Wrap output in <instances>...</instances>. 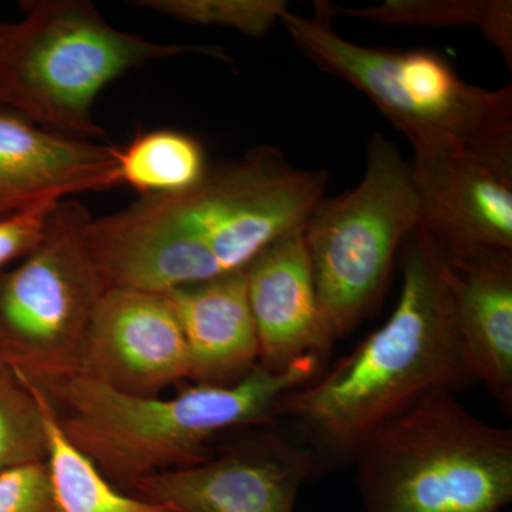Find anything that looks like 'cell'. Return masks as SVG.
I'll use <instances>...</instances> for the list:
<instances>
[{
  "label": "cell",
  "mask_w": 512,
  "mask_h": 512,
  "mask_svg": "<svg viewBox=\"0 0 512 512\" xmlns=\"http://www.w3.org/2000/svg\"><path fill=\"white\" fill-rule=\"evenodd\" d=\"M326 187L325 171L293 167L278 148L259 146L208 168L187 190L90 217L84 235L109 288L167 293L244 271L305 225Z\"/></svg>",
  "instance_id": "6da1fadb"
},
{
  "label": "cell",
  "mask_w": 512,
  "mask_h": 512,
  "mask_svg": "<svg viewBox=\"0 0 512 512\" xmlns=\"http://www.w3.org/2000/svg\"><path fill=\"white\" fill-rule=\"evenodd\" d=\"M402 289L390 318L355 350L286 394L291 417L318 460L353 461L370 436L437 392L477 383L454 318L439 252L417 227L400 251Z\"/></svg>",
  "instance_id": "7a4b0ae2"
},
{
  "label": "cell",
  "mask_w": 512,
  "mask_h": 512,
  "mask_svg": "<svg viewBox=\"0 0 512 512\" xmlns=\"http://www.w3.org/2000/svg\"><path fill=\"white\" fill-rule=\"evenodd\" d=\"M323 359L309 355L288 369L258 365L229 386L192 384L171 399L131 396L74 373L50 384L46 399L64 436L110 483L205 463L210 443L237 427L269 424L286 394L319 375Z\"/></svg>",
  "instance_id": "3957f363"
},
{
  "label": "cell",
  "mask_w": 512,
  "mask_h": 512,
  "mask_svg": "<svg viewBox=\"0 0 512 512\" xmlns=\"http://www.w3.org/2000/svg\"><path fill=\"white\" fill-rule=\"evenodd\" d=\"M25 18L0 22V109L60 136L93 141L106 136L93 119L104 87L153 60L214 47L168 45L110 25L86 0H26Z\"/></svg>",
  "instance_id": "277c9868"
},
{
  "label": "cell",
  "mask_w": 512,
  "mask_h": 512,
  "mask_svg": "<svg viewBox=\"0 0 512 512\" xmlns=\"http://www.w3.org/2000/svg\"><path fill=\"white\" fill-rule=\"evenodd\" d=\"M333 16L330 3L316 2L312 16L288 10L281 22L303 55L366 94L413 150L458 148L512 158L511 84L471 86L431 50L356 45L333 29Z\"/></svg>",
  "instance_id": "5b68a950"
},
{
  "label": "cell",
  "mask_w": 512,
  "mask_h": 512,
  "mask_svg": "<svg viewBox=\"0 0 512 512\" xmlns=\"http://www.w3.org/2000/svg\"><path fill=\"white\" fill-rule=\"evenodd\" d=\"M353 461L362 512H500L512 501V430L453 392L384 424Z\"/></svg>",
  "instance_id": "8992f818"
},
{
  "label": "cell",
  "mask_w": 512,
  "mask_h": 512,
  "mask_svg": "<svg viewBox=\"0 0 512 512\" xmlns=\"http://www.w3.org/2000/svg\"><path fill=\"white\" fill-rule=\"evenodd\" d=\"M419 222L412 165L389 138L373 134L362 181L323 198L302 228L330 345L379 308L394 258Z\"/></svg>",
  "instance_id": "52a82bcc"
},
{
  "label": "cell",
  "mask_w": 512,
  "mask_h": 512,
  "mask_svg": "<svg viewBox=\"0 0 512 512\" xmlns=\"http://www.w3.org/2000/svg\"><path fill=\"white\" fill-rule=\"evenodd\" d=\"M90 217L80 202L60 201L42 242L0 271V365L37 390L79 373L84 333L109 288L87 247Z\"/></svg>",
  "instance_id": "ba28073f"
},
{
  "label": "cell",
  "mask_w": 512,
  "mask_h": 512,
  "mask_svg": "<svg viewBox=\"0 0 512 512\" xmlns=\"http://www.w3.org/2000/svg\"><path fill=\"white\" fill-rule=\"evenodd\" d=\"M316 471L308 444L262 430L205 463L140 478L131 490L177 512H295L302 485Z\"/></svg>",
  "instance_id": "9c48e42d"
},
{
  "label": "cell",
  "mask_w": 512,
  "mask_h": 512,
  "mask_svg": "<svg viewBox=\"0 0 512 512\" xmlns=\"http://www.w3.org/2000/svg\"><path fill=\"white\" fill-rule=\"evenodd\" d=\"M79 373L131 396L190 380V357L167 293L107 288L84 333Z\"/></svg>",
  "instance_id": "30bf717a"
},
{
  "label": "cell",
  "mask_w": 512,
  "mask_h": 512,
  "mask_svg": "<svg viewBox=\"0 0 512 512\" xmlns=\"http://www.w3.org/2000/svg\"><path fill=\"white\" fill-rule=\"evenodd\" d=\"M417 227L444 252H512V158L458 148H416Z\"/></svg>",
  "instance_id": "8fae6325"
},
{
  "label": "cell",
  "mask_w": 512,
  "mask_h": 512,
  "mask_svg": "<svg viewBox=\"0 0 512 512\" xmlns=\"http://www.w3.org/2000/svg\"><path fill=\"white\" fill-rule=\"evenodd\" d=\"M121 147L50 133L0 109V220L120 185Z\"/></svg>",
  "instance_id": "7c38bea8"
},
{
  "label": "cell",
  "mask_w": 512,
  "mask_h": 512,
  "mask_svg": "<svg viewBox=\"0 0 512 512\" xmlns=\"http://www.w3.org/2000/svg\"><path fill=\"white\" fill-rule=\"evenodd\" d=\"M302 228L276 239L244 269L259 365L275 372L309 355L325 359L332 348L323 330Z\"/></svg>",
  "instance_id": "4fadbf2b"
},
{
  "label": "cell",
  "mask_w": 512,
  "mask_h": 512,
  "mask_svg": "<svg viewBox=\"0 0 512 512\" xmlns=\"http://www.w3.org/2000/svg\"><path fill=\"white\" fill-rule=\"evenodd\" d=\"M436 251L450 291L458 335L477 383H483L510 412L512 252L485 248Z\"/></svg>",
  "instance_id": "5bb4252c"
},
{
  "label": "cell",
  "mask_w": 512,
  "mask_h": 512,
  "mask_svg": "<svg viewBox=\"0 0 512 512\" xmlns=\"http://www.w3.org/2000/svg\"><path fill=\"white\" fill-rule=\"evenodd\" d=\"M180 320L194 384L229 386L259 365L244 271L167 292Z\"/></svg>",
  "instance_id": "9a60e30c"
},
{
  "label": "cell",
  "mask_w": 512,
  "mask_h": 512,
  "mask_svg": "<svg viewBox=\"0 0 512 512\" xmlns=\"http://www.w3.org/2000/svg\"><path fill=\"white\" fill-rule=\"evenodd\" d=\"M42 406L47 433V467L59 512H177L120 493L82 451L67 440L45 394L29 386Z\"/></svg>",
  "instance_id": "2e32d148"
},
{
  "label": "cell",
  "mask_w": 512,
  "mask_h": 512,
  "mask_svg": "<svg viewBox=\"0 0 512 512\" xmlns=\"http://www.w3.org/2000/svg\"><path fill=\"white\" fill-rule=\"evenodd\" d=\"M333 12L383 25L477 28L512 63L511 0H386L366 8L333 6Z\"/></svg>",
  "instance_id": "e0dca14e"
},
{
  "label": "cell",
  "mask_w": 512,
  "mask_h": 512,
  "mask_svg": "<svg viewBox=\"0 0 512 512\" xmlns=\"http://www.w3.org/2000/svg\"><path fill=\"white\" fill-rule=\"evenodd\" d=\"M201 141L184 131L160 128L138 133L121 147L119 181L140 197L187 190L208 170Z\"/></svg>",
  "instance_id": "ac0fdd59"
},
{
  "label": "cell",
  "mask_w": 512,
  "mask_h": 512,
  "mask_svg": "<svg viewBox=\"0 0 512 512\" xmlns=\"http://www.w3.org/2000/svg\"><path fill=\"white\" fill-rule=\"evenodd\" d=\"M47 460V433L36 393L0 365V471Z\"/></svg>",
  "instance_id": "d6986e66"
},
{
  "label": "cell",
  "mask_w": 512,
  "mask_h": 512,
  "mask_svg": "<svg viewBox=\"0 0 512 512\" xmlns=\"http://www.w3.org/2000/svg\"><path fill=\"white\" fill-rule=\"evenodd\" d=\"M137 8L200 26H222L262 37L289 10L285 0H136Z\"/></svg>",
  "instance_id": "ffe728a7"
},
{
  "label": "cell",
  "mask_w": 512,
  "mask_h": 512,
  "mask_svg": "<svg viewBox=\"0 0 512 512\" xmlns=\"http://www.w3.org/2000/svg\"><path fill=\"white\" fill-rule=\"evenodd\" d=\"M0 512H59L46 461L0 471Z\"/></svg>",
  "instance_id": "44dd1931"
},
{
  "label": "cell",
  "mask_w": 512,
  "mask_h": 512,
  "mask_svg": "<svg viewBox=\"0 0 512 512\" xmlns=\"http://www.w3.org/2000/svg\"><path fill=\"white\" fill-rule=\"evenodd\" d=\"M59 202H45L0 220V271L28 256L42 242L47 222Z\"/></svg>",
  "instance_id": "7402d4cb"
},
{
  "label": "cell",
  "mask_w": 512,
  "mask_h": 512,
  "mask_svg": "<svg viewBox=\"0 0 512 512\" xmlns=\"http://www.w3.org/2000/svg\"><path fill=\"white\" fill-rule=\"evenodd\" d=\"M500 512H507V511H504V510H503V511H500Z\"/></svg>",
  "instance_id": "603a6c76"
}]
</instances>
